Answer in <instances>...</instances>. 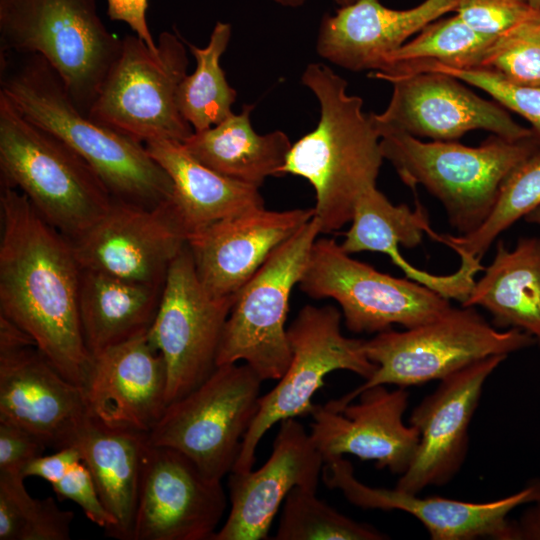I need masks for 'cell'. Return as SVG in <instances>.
Masks as SVG:
<instances>
[{
  "label": "cell",
  "instance_id": "1",
  "mask_svg": "<svg viewBox=\"0 0 540 540\" xmlns=\"http://www.w3.org/2000/svg\"><path fill=\"white\" fill-rule=\"evenodd\" d=\"M0 214V314L25 331L65 378L83 388L92 358L82 334V267L72 242L24 194L5 184Z\"/></svg>",
  "mask_w": 540,
  "mask_h": 540
},
{
  "label": "cell",
  "instance_id": "2",
  "mask_svg": "<svg viewBox=\"0 0 540 540\" xmlns=\"http://www.w3.org/2000/svg\"><path fill=\"white\" fill-rule=\"evenodd\" d=\"M18 55L0 54V93L25 118L76 151L115 199L146 208L170 202L172 181L143 143L80 112L43 56Z\"/></svg>",
  "mask_w": 540,
  "mask_h": 540
},
{
  "label": "cell",
  "instance_id": "3",
  "mask_svg": "<svg viewBox=\"0 0 540 540\" xmlns=\"http://www.w3.org/2000/svg\"><path fill=\"white\" fill-rule=\"evenodd\" d=\"M301 82L316 97L320 118L287 155L282 175L306 179L315 191L314 216L321 233L349 223L356 202L376 180L383 163L380 133L361 97L347 93V81L323 63H310Z\"/></svg>",
  "mask_w": 540,
  "mask_h": 540
},
{
  "label": "cell",
  "instance_id": "4",
  "mask_svg": "<svg viewBox=\"0 0 540 540\" xmlns=\"http://www.w3.org/2000/svg\"><path fill=\"white\" fill-rule=\"evenodd\" d=\"M1 184L24 194L55 229L74 240L116 200L69 145L27 118L0 93Z\"/></svg>",
  "mask_w": 540,
  "mask_h": 540
},
{
  "label": "cell",
  "instance_id": "5",
  "mask_svg": "<svg viewBox=\"0 0 540 540\" xmlns=\"http://www.w3.org/2000/svg\"><path fill=\"white\" fill-rule=\"evenodd\" d=\"M380 136L383 158L412 191L422 185L440 201L459 235L484 223L504 179L540 146L535 135L511 141L492 134L476 147L457 141L423 142L398 131Z\"/></svg>",
  "mask_w": 540,
  "mask_h": 540
},
{
  "label": "cell",
  "instance_id": "6",
  "mask_svg": "<svg viewBox=\"0 0 540 540\" xmlns=\"http://www.w3.org/2000/svg\"><path fill=\"white\" fill-rule=\"evenodd\" d=\"M121 45L95 0H0V54L43 56L87 116Z\"/></svg>",
  "mask_w": 540,
  "mask_h": 540
},
{
  "label": "cell",
  "instance_id": "7",
  "mask_svg": "<svg viewBox=\"0 0 540 540\" xmlns=\"http://www.w3.org/2000/svg\"><path fill=\"white\" fill-rule=\"evenodd\" d=\"M519 329H498L475 307H451L425 324L396 331L388 329L365 340L368 358L376 364L363 384L325 405L339 410L367 388L376 385L409 387L449 375L491 356H508L535 345Z\"/></svg>",
  "mask_w": 540,
  "mask_h": 540
},
{
  "label": "cell",
  "instance_id": "8",
  "mask_svg": "<svg viewBox=\"0 0 540 540\" xmlns=\"http://www.w3.org/2000/svg\"><path fill=\"white\" fill-rule=\"evenodd\" d=\"M185 44L170 31L159 35L155 49L135 34L125 35L88 116L143 144L158 139L184 143L194 132L178 105L189 64Z\"/></svg>",
  "mask_w": 540,
  "mask_h": 540
},
{
  "label": "cell",
  "instance_id": "9",
  "mask_svg": "<svg viewBox=\"0 0 540 540\" xmlns=\"http://www.w3.org/2000/svg\"><path fill=\"white\" fill-rule=\"evenodd\" d=\"M263 380L246 363L217 366L188 394L167 405L148 443L175 449L208 477L230 473L258 409Z\"/></svg>",
  "mask_w": 540,
  "mask_h": 540
},
{
  "label": "cell",
  "instance_id": "10",
  "mask_svg": "<svg viewBox=\"0 0 540 540\" xmlns=\"http://www.w3.org/2000/svg\"><path fill=\"white\" fill-rule=\"evenodd\" d=\"M320 233L314 216L277 247L236 293L217 366L244 361L263 381L281 378L291 359L285 327L290 294Z\"/></svg>",
  "mask_w": 540,
  "mask_h": 540
},
{
  "label": "cell",
  "instance_id": "11",
  "mask_svg": "<svg viewBox=\"0 0 540 540\" xmlns=\"http://www.w3.org/2000/svg\"><path fill=\"white\" fill-rule=\"evenodd\" d=\"M341 312L334 306L305 305L287 328L291 359L278 383L261 395L232 471L253 468L257 446L276 423L311 413L313 395L324 378L347 370L368 379L377 366L367 356L365 340L341 331Z\"/></svg>",
  "mask_w": 540,
  "mask_h": 540
},
{
  "label": "cell",
  "instance_id": "12",
  "mask_svg": "<svg viewBox=\"0 0 540 540\" xmlns=\"http://www.w3.org/2000/svg\"><path fill=\"white\" fill-rule=\"evenodd\" d=\"M298 286L315 299L331 298L353 333H379L430 322L448 311L450 300L409 278L382 273L356 260L333 239L314 242Z\"/></svg>",
  "mask_w": 540,
  "mask_h": 540
},
{
  "label": "cell",
  "instance_id": "13",
  "mask_svg": "<svg viewBox=\"0 0 540 540\" xmlns=\"http://www.w3.org/2000/svg\"><path fill=\"white\" fill-rule=\"evenodd\" d=\"M235 300L202 285L188 244L172 262L148 337L167 371V403L191 392L217 368V355Z\"/></svg>",
  "mask_w": 540,
  "mask_h": 540
},
{
  "label": "cell",
  "instance_id": "14",
  "mask_svg": "<svg viewBox=\"0 0 540 540\" xmlns=\"http://www.w3.org/2000/svg\"><path fill=\"white\" fill-rule=\"evenodd\" d=\"M373 77L393 86L385 110L371 113L380 134L398 131L433 141H456L477 129L511 141L534 135L498 102L480 97L448 74L418 72Z\"/></svg>",
  "mask_w": 540,
  "mask_h": 540
},
{
  "label": "cell",
  "instance_id": "15",
  "mask_svg": "<svg viewBox=\"0 0 540 540\" xmlns=\"http://www.w3.org/2000/svg\"><path fill=\"white\" fill-rule=\"evenodd\" d=\"M226 507L221 480L183 453L148 443L132 540H212Z\"/></svg>",
  "mask_w": 540,
  "mask_h": 540
},
{
  "label": "cell",
  "instance_id": "16",
  "mask_svg": "<svg viewBox=\"0 0 540 540\" xmlns=\"http://www.w3.org/2000/svg\"><path fill=\"white\" fill-rule=\"evenodd\" d=\"M70 241L82 269L163 285L187 235L170 202L146 208L116 199L103 217Z\"/></svg>",
  "mask_w": 540,
  "mask_h": 540
},
{
  "label": "cell",
  "instance_id": "17",
  "mask_svg": "<svg viewBox=\"0 0 540 540\" xmlns=\"http://www.w3.org/2000/svg\"><path fill=\"white\" fill-rule=\"evenodd\" d=\"M322 477L353 505L365 509L399 510L422 523L432 540L491 538L515 540L509 514L517 507L540 501V480L520 491L489 502H467L439 496H419L397 487H372L359 481L343 456L324 461Z\"/></svg>",
  "mask_w": 540,
  "mask_h": 540
},
{
  "label": "cell",
  "instance_id": "18",
  "mask_svg": "<svg viewBox=\"0 0 540 540\" xmlns=\"http://www.w3.org/2000/svg\"><path fill=\"white\" fill-rule=\"evenodd\" d=\"M506 358L491 356L449 375L413 409L409 424L420 437L409 467L399 477L398 489L419 494L428 486L448 483L457 474L485 382Z\"/></svg>",
  "mask_w": 540,
  "mask_h": 540
},
{
  "label": "cell",
  "instance_id": "19",
  "mask_svg": "<svg viewBox=\"0 0 540 540\" xmlns=\"http://www.w3.org/2000/svg\"><path fill=\"white\" fill-rule=\"evenodd\" d=\"M357 403L339 410L316 405L311 411V439L324 458L354 455L374 460L378 468L402 475L409 467L419 442V432L404 422L409 393L404 387L385 385L365 389Z\"/></svg>",
  "mask_w": 540,
  "mask_h": 540
},
{
  "label": "cell",
  "instance_id": "20",
  "mask_svg": "<svg viewBox=\"0 0 540 540\" xmlns=\"http://www.w3.org/2000/svg\"><path fill=\"white\" fill-rule=\"evenodd\" d=\"M324 458L296 418L280 422L268 460L257 470L231 471L230 511L212 540H261L294 487L317 491Z\"/></svg>",
  "mask_w": 540,
  "mask_h": 540
},
{
  "label": "cell",
  "instance_id": "21",
  "mask_svg": "<svg viewBox=\"0 0 540 540\" xmlns=\"http://www.w3.org/2000/svg\"><path fill=\"white\" fill-rule=\"evenodd\" d=\"M83 391L102 425L148 434L168 405L166 367L148 331L92 357Z\"/></svg>",
  "mask_w": 540,
  "mask_h": 540
},
{
  "label": "cell",
  "instance_id": "22",
  "mask_svg": "<svg viewBox=\"0 0 540 540\" xmlns=\"http://www.w3.org/2000/svg\"><path fill=\"white\" fill-rule=\"evenodd\" d=\"M314 217V209L254 208L187 239L198 277L213 296H234L269 255Z\"/></svg>",
  "mask_w": 540,
  "mask_h": 540
},
{
  "label": "cell",
  "instance_id": "23",
  "mask_svg": "<svg viewBox=\"0 0 540 540\" xmlns=\"http://www.w3.org/2000/svg\"><path fill=\"white\" fill-rule=\"evenodd\" d=\"M83 388L34 344L0 350V422L25 428L60 449L88 416Z\"/></svg>",
  "mask_w": 540,
  "mask_h": 540
},
{
  "label": "cell",
  "instance_id": "24",
  "mask_svg": "<svg viewBox=\"0 0 540 540\" xmlns=\"http://www.w3.org/2000/svg\"><path fill=\"white\" fill-rule=\"evenodd\" d=\"M459 0H423L408 9H393L379 0H357L325 14L316 51L330 63L350 71L381 68L386 56L448 12Z\"/></svg>",
  "mask_w": 540,
  "mask_h": 540
},
{
  "label": "cell",
  "instance_id": "25",
  "mask_svg": "<svg viewBox=\"0 0 540 540\" xmlns=\"http://www.w3.org/2000/svg\"><path fill=\"white\" fill-rule=\"evenodd\" d=\"M351 226L341 245L348 254L372 251L386 254L399 267L406 278L418 282L443 297L461 304L468 298L476 280L477 272L484 270L479 260H461L458 270L448 275H435L411 265L399 251L417 247L427 233L440 242L441 236L434 232L427 212L416 200V208L394 205L376 186L365 191L355 204Z\"/></svg>",
  "mask_w": 540,
  "mask_h": 540
},
{
  "label": "cell",
  "instance_id": "26",
  "mask_svg": "<svg viewBox=\"0 0 540 540\" xmlns=\"http://www.w3.org/2000/svg\"><path fill=\"white\" fill-rule=\"evenodd\" d=\"M144 145L172 181L170 206L187 239L217 221L264 207L259 188L208 168L196 160L183 143L158 139Z\"/></svg>",
  "mask_w": 540,
  "mask_h": 540
},
{
  "label": "cell",
  "instance_id": "27",
  "mask_svg": "<svg viewBox=\"0 0 540 540\" xmlns=\"http://www.w3.org/2000/svg\"><path fill=\"white\" fill-rule=\"evenodd\" d=\"M147 433L106 427L90 415L75 431V446L115 520L110 537L132 540Z\"/></svg>",
  "mask_w": 540,
  "mask_h": 540
},
{
  "label": "cell",
  "instance_id": "28",
  "mask_svg": "<svg viewBox=\"0 0 540 540\" xmlns=\"http://www.w3.org/2000/svg\"><path fill=\"white\" fill-rule=\"evenodd\" d=\"M461 306L482 307L496 328L524 331L540 347V238L520 237L511 250L499 240L492 262Z\"/></svg>",
  "mask_w": 540,
  "mask_h": 540
},
{
  "label": "cell",
  "instance_id": "29",
  "mask_svg": "<svg viewBox=\"0 0 540 540\" xmlns=\"http://www.w3.org/2000/svg\"><path fill=\"white\" fill-rule=\"evenodd\" d=\"M163 287L82 269L80 322L91 358L148 331Z\"/></svg>",
  "mask_w": 540,
  "mask_h": 540
},
{
  "label": "cell",
  "instance_id": "30",
  "mask_svg": "<svg viewBox=\"0 0 540 540\" xmlns=\"http://www.w3.org/2000/svg\"><path fill=\"white\" fill-rule=\"evenodd\" d=\"M254 105H243L219 124L193 134L183 143L200 163L235 181L257 188L281 170L291 149L287 134L281 130L257 133L250 115Z\"/></svg>",
  "mask_w": 540,
  "mask_h": 540
},
{
  "label": "cell",
  "instance_id": "31",
  "mask_svg": "<svg viewBox=\"0 0 540 540\" xmlns=\"http://www.w3.org/2000/svg\"><path fill=\"white\" fill-rule=\"evenodd\" d=\"M231 35L230 23L217 21L205 47L186 42L196 67L180 84L178 105L194 132L209 129L233 114L231 108L237 92L227 81L220 63Z\"/></svg>",
  "mask_w": 540,
  "mask_h": 540
},
{
  "label": "cell",
  "instance_id": "32",
  "mask_svg": "<svg viewBox=\"0 0 540 540\" xmlns=\"http://www.w3.org/2000/svg\"><path fill=\"white\" fill-rule=\"evenodd\" d=\"M540 206V146L504 179L496 203L484 221L467 235H442L441 243L460 256L481 260L496 238Z\"/></svg>",
  "mask_w": 540,
  "mask_h": 540
},
{
  "label": "cell",
  "instance_id": "33",
  "mask_svg": "<svg viewBox=\"0 0 540 540\" xmlns=\"http://www.w3.org/2000/svg\"><path fill=\"white\" fill-rule=\"evenodd\" d=\"M495 38L475 31L455 13L428 24L386 56L379 70L398 63L425 60L459 69L482 68Z\"/></svg>",
  "mask_w": 540,
  "mask_h": 540
},
{
  "label": "cell",
  "instance_id": "34",
  "mask_svg": "<svg viewBox=\"0 0 540 540\" xmlns=\"http://www.w3.org/2000/svg\"><path fill=\"white\" fill-rule=\"evenodd\" d=\"M24 479L0 471V540H69L73 512L52 497H32Z\"/></svg>",
  "mask_w": 540,
  "mask_h": 540
},
{
  "label": "cell",
  "instance_id": "35",
  "mask_svg": "<svg viewBox=\"0 0 540 540\" xmlns=\"http://www.w3.org/2000/svg\"><path fill=\"white\" fill-rule=\"evenodd\" d=\"M375 527L357 522L316 496V491L294 487L286 496L276 540H384Z\"/></svg>",
  "mask_w": 540,
  "mask_h": 540
},
{
  "label": "cell",
  "instance_id": "36",
  "mask_svg": "<svg viewBox=\"0 0 540 540\" xmlns=\"http://www.w3.org/2000/svg\"><path fill=\"white\" fill-rule=\"evenodd\" d=\"M418 72H441L485 91L505 109L526 119L540 141V87L516 84L488 68L459 69L431 60L398 63L386 69L389 75Z\"/></svg>",
  "mask_w": 540,
  "mask_h": 540
},
{
  "label": "cell",
  "instance_id": "37",
  "mask_svg": "<svg viewBox=\"0 0 540 540\" xmlns=\"http://www.w3.org/2000/svg\"><path fill=\"white\" fill-rule=\"evenodd\" d=\"M482 68L516 84L540 87V9L533 8L494 39Z\"/></svg>",
  "mask_w": 540,
  "mask_h": 540
},
{
  "label": "cell",
  "instance_id": "38",
  "mask_svg": "<svg viewBox=\"0 0 540 540\" xmlns=\"http://www.w3.org/2000/svg\"><path fill=\"white\" fill-rule=\"evenodd\" d=\"M532 9L527 0H459L455 13L475 31L497 37Z\"/></svg>",
  "mask_w": 540,
  "mask_h": 540
},
{
  "label": "cell",
  "instance_id": "39",
  "mask_svg": "<svg viewBox=\"0 0 540 540\" xmlns=\"http://www.w3.org/2000/svg\"><path fill=\"white\" fill-rule=\"evenodd\" d=\"M61 500L75 502L85 516L105 530L110 537L115 528V520L105 508L92 476L83 462L76 464L61 480L51 485Z\"/></svg>",
  "mask_w": 540,
  "mask_h": 540
},
{
  "label": "cell",
  "instance_id": "40",
  "mask_svg": "<svg viewBox=\"0 0 540 540\" xmlns=\"http://www.w3.org/2000/svg\"><path fill=\"white\" fill-rule=\"evenodd\" d=\"M48 445L33 432L0 422V471L21 474L24 467L43 454Z\"/></svg>",
  "mask_w": 540,
  "mask_h": 540
},
{
  "label": "cell",
  "instance_id": "41",
  "mask_svg": "<svg viewBox=\"0 0 540 540\" xmlns=\"http://www.w3.org/2000/svg\"><path fill=\"white\" fill-rule=\"evenodd\" d=\"M82 462L81 454L75 446H66L51 455H40L31 460L23 469L22 476L39 477L51 485L61 480L76 464Z\"/></svg>",
  "mask_w": 540,
  "mask_h": 540
},
{
  "label": "cell",
  "instance_id": "42",
  "mask_svg": "<svg viewBox=\"0 0 540 540\" xmlns=\"http://www.w3.org/2000/svg\"><path fill=\"white\" fill-rule=\"evenodd\" d=\"M107 15L112 21L126 23L151 49L157 47L150 31L146 12L148 0H106Z\"/></svg>",
  "mask_w": 540,
  "mask_h": 540
},
{
  "label": "cell",
  "instance_id": "43",
  "mask_svg": "<svg viewBox=\"0 0 540 540\" xmlns=\"http://www.w3.org/2000/svg\"><path fill=\"white\" fill-rule=\"evenodd\" d=\"M515 540H540V501L532 503L513 521Z\"/></svg>",
  "mask_w": 540,
  "mask_h": 540
},
{
  "label": "cell",
  "instance_id": "44",
  "mask_svg": "<svg viewBox=\"0 0 540 540\" xmlns=\"http://www.w3.org/2000/svg\"><path fill=\"white\" fill-rule=\"evenodd\" d=\"M277 5L288 7V8H298L303 6L308 0H269Z\"/></svg>",
  "mask_w": 540,
  "mask_h": 540
},
{
  "label": "cell",
  "instance_id": "45",
  "mask_svg": "<svg viewBox=\"0 0 540 540\" xmlns=\"http://www.w3.org/2000/svg\"><path fill=\"white\" fill-rule=\"evenodd\" d=\"M524 220L527 223L535 224V225L540 226V206L537 207L536 209H534L533 211H531L530 213H528L524 217Z\"/></svg>",
  "mask_w": 540,
  "mask_h": 540
},
{
  "label": "cell",
  "instance_id": "46",
  "mask_svg": "<svg viewBox=\"0 0 540 540\" xmlns=\"http://www.w3.org/2000/svg\"><path fill=\"white\" fill-rule=\"evenodd\" d=\"M332 1H334L339 7H342V6L352 4L357 0H332Z\"/></svg>",
  "mask_w": 540,
  "mask_h": 540
},
{
  "label": "cell",
  "instance_id": "47",
  "mask_svg": "<svg viewBox=\"0 0 540 540\" xmlns=\"http://www.w3.org/2000/svg\"><path fill=\"white\" fill-rule=\"evenodd\" d=\"M531 7L540 9V0H527Z\"/></svg>",
  "mask_w": 540,
  "mask_h": 540
}]
</instances>
